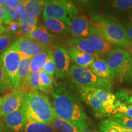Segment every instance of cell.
<instances>
[{
  "label": "cell",
  "mask_w": 132,
  "mask_h": 132,
  "mask_svg": "<svg viewBox=\"0 0 132 132\" xmlns=\"http://www.w3.org/2000/svg\"><path fill=\"white\" fill-rule=\"evenodd\" d=\"M73 87L62 81L56 82L51 90L56 116L77 123H88L87 116Z\"/></svg>",
  "instance_id": "6da1fadb"
},
{
  "label": "cell",
  "mask_w": 132,
  "mask_h": 132,
  "mask_svg": "<svg viewBox=\"0 0 132 132\" xmlns=\"http://www.w3.org/2000/svg\"><path fill=\"white\" fill-rule=\"evenodd\" d=\"M79 93L81 100L91 108L97 118H109L116 114L115 104L118 98L111 90L87 87L79 90Z\"/></svg>",
  "instance_id": "7a4b0ae2"
},
{
  "label": "cell",
  "mask_w": 132,
  "mask_h": 132,
  "mask_svg": "<svg viewBox=\"0 0 132 132\" xmlns=\"http://www.w3.org/2000/svg\"><path fill=\"white\" fill-rule=\"evenodd\" d=\"M90 25L113 47L127 50L132 48L120 20L102 14L93 15L89 19Z\"/></svg>",
  "instance_id": "3957f363"
},
{
  "label": "cell",
  "mask_w": 132,
  "mask_h": 132,
  "mask_svg": "<svg viewBox=\"0 0 132 132\" xmlns=\"http://www.w3.org/2000/svg\"><path fill=\"white\" fill-rule=\"evenodd\" d=\"M23 108L27 119L37 122L51 124L56 116L48 97L37 91L26 94Z\"/></svg>",
  "instance_id": "277c9868"
},
{
  "label": "cell",
  "mask_w": 132,
  "mask_h": 132,
  "mask_svg": "<svg viewBox=\"0 0 132 132\" xmlns=\"http://www.w3.org/2000/svg\"><path fill=\"white\" fill-rule=\"evenodd\" d=\"M71 86L78 90L84 87H102L111 90L113 84L111 81L102 79L95 75L89 68L72 65L68 75Z\"/></svg>",
  "instance_id": "5b68a950"
},
{
  "label": "cell",
  "mask_w": 132,
  "mask_h": 132,
  "mask_svg": "<svg viewBox=\"0 0 132 132\" xmlns=\"http://www.w3.org/2000/svg\"><path fill=\"white\" fill-rule=\"evenodd\" d=\"M78 10L73 3L65 0L45 1L43 11L44 19H53L63 21L70 27L71 18L78 15Z\"/></svg>",
  "instance_id": "8992f818"
},
{
  "label": "cell",
  "mask_w": 132,
  "mask_h": 132,
  "mask_svg": "<svg viewBox=\"0 0 132 132\" xmlns=\"http://www.w3.org/2000/svg\"><path fill=\"white\" fill-rule=\"evenodd\" d=\"M114 79L119 82L125 80L127 73L131 53L122 48H113L104 56Z\"/></svg>",
  "instance_id": "52a82bcc"
},
{
  "label": "cell",
  "mask_w": 132,
  "mask_h": 132,
  "mask_svg": "<svg viewBox=\"0 0 132 132\" xmlns=\"http://www.w3.org/2000/svg\"><path fill=\"white\" fill-rule=\"evenodd\" d=\"M21 60V56L13 45L0 56V65L6 74L11 90L18 87V72Z\"/></svg>",
  "instance_id": "ba28073f"
},
{
  "label": "cell",
  "mask_w": 132,
  "mask_h": 132,
  "mask_svg": "<svg viewBox=\"0 0 132 132\" xmlns=\"http://www.w3.org/2000/svg\"><path fill=\"white\" fill-rule=\"evenodd\" d=\"M26 92L21 89L12 90L1 98L0 102V117L14 113L22 108Z\"/></svg>",
  "instance_id": "9c48e42d"
},
{
  "label": "cell",
  "mask_w": 132,
  "mask_h": 132,
  "mask_svg": "<svg viewBox=\"0 0 132 132\" xmlns=\"http://www.w3.org/2000/svg\"><path fill=\"white\" fill-rule=\"evenodd\" d=\"M131 11H132V0L106 1L102 7V15L119 20Z\"/></svg>",
  "instance_id": "30bf717a"
},
{
  "label": "cell",
  "mask_w": 132,
  "mask_h": 132,
  "mask_svg": "<svg viewBox=\"0 0 132 132\" xmlns=\"http://www.w3.org/2000/svg\"><path fill=\"white\" fill-rule=\"evenodd\" d=\"M53 54L56 67V77L57 79L68 78L71 67V58L67 50L58 45H54Z\"/></svg>",
  "instance_id": "8fae6325"
},
{
  "label": "cell",
  "mask_w": 132,
  "mask_h": 132,
  "mask_svg": "<svg viewBox=\"0 0 132 132\" xmlns=\"http://www.w3.org/2000/svg\"><path fill=\"white\" fill-rule=\"evenodd\" d=\"M13 46L20 54L21 57L28 58H32L48 48L26 36L19 37Z\"/></svg>",
  "instance_id": "7c38bea8"
},
{
  "label": "cell",
  "mask_w": 132,
  "mask_h": 132,
  "mask_svg": "<svg viewBox=\"0 0 132 132\" xmlns=\"http://www.w3.org/2000/svg\"><path fill=\"white\" fill-rule=\"evenodd\" d=\"M92 27L90 23L85 15H77L71 18L70 32L73 38H87Z\"/></svg>",
  "instance_id": "4fadbf2b"
},
{
  "label": "cell",
  "mask_w": 132,
  "mask_h": 132,
  "mask_svg": "<svg viewBox=\"0 0 132 132\" xmlns=\"http://www.w3.org/2000/svg\"><path fill=\"white\" fill-rule=\"evenodd\" d=\"M8 129L12 132H20L23 130L27 120L23 108L10 113L3 117Z\"/></svg>",
  "instance_id": "5bb4252c"
},
{
  "label": "cell",
  "mask_w": 132,
  "mask_h": 132,
  "mask_svg": "<svg viewBox=\"0 0 132 132\" xmlns=\"http://www.w3.org/2000/svg\"><path fill=\"white\" fill-rule=\"evenodd\" d=\"M51 125L58 132H82L89 128L88 123H77L72 122L56 116L53 119Z\"/></svg>",
  "instance_id": "9a60e30c"
},
{
  "label": "cell",
  "mask_w": 132,
  "mask_h": 132,
  "mask_svg": "<svg viewBox=\"0 0 132 132\" xmlns=\"http://www.w3.org/2000/svg\"><path fill=\"white\" fill-rule=\"evenodd\" d=\"M86 39L90 43L95 50L101 54L102 56H105L110 50L113 49V46L107 42L101 34L92 27L89 36Z\"/></svg>",
  "instance_id": "2e32d148"
},
{
  "label": "cell",
  "mask_w": 132,
  "mask_h": 132,
  "mask_svg": "<svg viewBox=\"0 0 132 132\" xmlns=\"http://www.w3.org/2000/svg\"><path fill=\"white\" fill-rule=\"evenodd\" d=\"M69 42L70 47L75 48L81 52L92 56L95 59L103 57L101 54L95 50L86 38H72L69 40Z\"/></svg>",
  "instance_id": "e0dca14e"
},
{
  "label": "cell",
  "mask_w": 132,
  "mask_h": 132,
  "mask_svg": "<svg viewBox=\"0 0 132 132\" xmlns=\"http://www.w3.org/2000/svg\"><path fill=\"white\" fill-rule=\"evenodd\" d=\"M89 69L95 75L105 80L111 81L114 80L113 74L104 57L95 59L94 62L89 67Z\"/></svg>",
  "instance_id": "ac0fdd59"
},
{
  "label": "cell",
  "mask_w": 132,
  "mask_h": 132,
  "mask_svg": "<svg viewBox=\"0 0 132 132\" xmlns=\"http://www.w3.org/2000/svg\"><path fill=\"white\" fill-rule=\"evenodd\" d=\"M27 36L47 48L52 45L54 40V36L45 26H37L34 30Z\"/></svg>",
  "instance_id": "d6986e66"
},
{
  "label": "cell",
  "mask_w": 132,
  "mask_h": 132,
  "mask_svg": "<svg viewBox=\"0 0 132 132\" xmlns=\"http://www.w3.org/2000/svg\"><path fill=\"white\" fill-rule=\"evenodd\" d=\"M65 50L70 56L71 59H72L75 63V65L79 67L89 68L90 65L95 60L94 57L81 52L72 47H69Z\"/></svg>",
  "instance_id": "ffe728a7"
},
{
  "label": "cell",
  "mask_w": 132,
  "mask_h": 132,
  "mask_svg": "<svg viewBox=\"0 0 132 132\" xmlns=\"http://www.w3.org/2000/svg\"><path fill=\"white\" fill-rule=\"evenodd\" d=\"M31 58L21 57L19 72H18V89L24 91V88L28 87V81L31 73L30 64Z\"/></svg>",
  "instance_id": "44dd1931"
},
{
  "label": "cell",
  "mask_w": 132,
  "mask_h": 132,
  "mask_svg": "<svg viewBox=\"0 0 132 132\" xmlns=\"http://www.w3.org/2000/svg\"><path fill=\"white\" fill-rule=\"evenodd\" d=\"M45 1L40 0H24L22 1L23 7L26 16L30 18L37 19L43 13Z\"/></svg>",
  "instance_id": "7402d4cb"
},
{
  "label": "cell",
  "mask_w": 132,
  "mask_h": 132,
  "mask_svg": "<svg viewBox=\"0 0 132 132\" xmlns=\"http://www.w3.org/2000/svg\"><path fill=\"white\" fill-rule=\"evenodd\" d=\"M52 52L51 50L48 48L44 52L37 54L31 58L30 64L31 73H39L43 70Z\"/></svg>",
  "instance_id": "603a6c76"
},
{
  "label": "cell",
  "mask_w": 132,
  "mask_h": 132,
  "mask_svg": "<svg viewBox=\"0 0 132 132\" xmlns=\"http://www.w3.org/2000/svg\"><path fill=\"white\" fill-rule=\"evenodd\" d=\"M45 27L54 34H65L70 32V27L63 21L53 19H44Z\"/></svg>",
  "instance_id": "cb8c5ba5"
},
{
  "label": "cell",
  "mask_w": 132,
  "mask_h": 132,
  "mask_svg": "<svg viewBox=\"0 0 132 132\" xmlns=\"http://www.w3.org/2000/svg\"><path fill=\"white\" fill-rule=\"evenodd\" d=\"M24 132H55L51 124L37 122L27 119L23 129Z\"/></svg>",
  "instance_id": "d4e9b609"
},
{
  "label": "cell",
  "mask_w": 132,
  "mask_h": 132,
  "mask_svg": "<svg viewBox=\"0 0 132 132\" xmlns=\"http://www.w3.org/2000/svg\"><path fill=\"white\" fill-rule=\"evenodd\" d=\"M37 19L30 18L26 16V17L23 20L20 22V30L19 37L23 36H27L30 34L37 27Z\"/></svg>",
  "instance_id": "484cf974"
},
{
  "label": "cell",
  "mask_w": 132,
  "mask_h": 132,
  "mask_svg": "<svg viewBox=\"0 0 132 132\" xmlns=\"http://www.w3.org/2000/svg\"><path fill=\"white\" fill-rule=\"evenodd\" d=\"M26 17V14L23 7H16L6 14L3 24L6 25L10 22H20Z\"/></svg>",
  "instance_id": "4316f807"
},
{
  "label": "cell",
  "mask_w": 132,
  "mask_h": 132,
  "mask_svg": "<svg viewBox=\"0 0 132 132\" xmlns=\"http://www.w3.org/2000/svg\"><path fill=\"white\" fill-rule=\"evenodd\" d=\"M39 82H40V90L44 92H49L52 89L53 86V77L49 74L42 70L39 73Z\"/></svg>",
  "instance_id": "83f0119b"
},
{
  "label": "cell",
  "mask_w": 132,
  "mask_h": 132,
  "mask_svg": "<svg viewBox=\"0 0 132 132\" xmlns=\"http://www.w3.org/2000/svg\"><path fill=\"white\" fill-rule=\"evenodd\" d=\"M18 38L15 36L7 33L0 36V56L12 45Z\"/></svg>",
  "instance_id": "f1b7e54d"
},
{
  "label": "cell",
  "mask_w": 132,
  "mask_h": 132,
  "mask_svg": "<svg viewBox=\"0 0 132 132\" xmlns=\"http://www.w3.org/2000/svg\"><path fill=\"white\" fill-rule=\"evenodd\" d=\"M116 114H120L128 118H132V103L117 100L115 104Z\"/></svg>",
  "instance_id": "f546056e"
},
{
  "label": "cell",
  "mask_w": 132,
  "mask_h": 132,
  "mask_svg": "<svg viewBox=\"0 0 132 132\" xmlns=\"http://www.w3.org/2000/svg\"><path fill=\"white\" fill-rule=\"evenodd\" d=\"M120 21L132 44V11L125 15L122 19L120 20Z\"/></svg>",
  "instance_id": "4dcf8cb0"
},
{
  "label": "cell",
  "mask_w": 132,
  "mask_h": 132,
  "mask_svg": "<svg viewBox=\"0 0 132 132\" xmlns=\"http://www.w3.org/2000/svg\"><path fill=\"white\" fill-rule=\"evenodd\" d=\"M109 118L123 127L132 130V118H128L120 114H116Z\"/></svg>",
  "instance_id": "1f68e13d"
},
{
  "label": "cell",
  "mask_w": 132,
  "mask_h": 132,
  "mask_svg": "<svg viewBox=\"0 0 132 132\" xmlns=\"http://www.w3.org/2000/svg\"><path fill=\"white\" fill-rule=\"evenodd\" d=\"M28 86L34 91L40 90V82H39V73H31L29 77Z\"/></svg>",
  "instance_id": "d6a6232c"
},
{
  "label": "cell",
  "mask_w": 132,
  "mask_h": 132,
  "mask_svg": "<svg viewBox=\"0 0 132 132\" xmlns=\"http://www.w3.org/2000/svg\"><path fill=\"white\" fill-rule=\"evenodd\" d=\"M117 98L121 102L132 103V90L121 89L116 93Z\"/></svg>",
  "instance_id": "836d02e7"
},
{
  "label": "cell",
  "mask_w": 132,
  "mask_h": 132,
  "mask_svg": "<svg viewBox=\"0 0 132 132\" xmlns=\"http://www.w3.org/2000/svg\"><path fill=\"white\" fill-rule=\"evenodd\" d=\"M43 70H44V72H45L46 73L49 74V75L52 77H53V76L55 75L56 67L55 64H54L53 52H51L50 54L47 63H46L45 67L43 69Z\"/></svg>",
  "instance_id": "e575fe53"
},
{
  "label": "cell",
  "mask_w": 132,
  "mask_h": 132,
  "mask_svg": "<svg viewBox=\"0 0 132 132\" xmlns=\"http://www.w3.org/2000/svg\"><path fill=\"white\" fill-rule=\"evenodd\" d=\"M7 29V34H11V35L19 37L20 30V22H10L9 23L4 25Z\"/></svg>",
  "instance_id": "d590c367"
},
{
  "label": "cell",
  "mask_w": 132,
  "mask_h": 132,
  "mask_svg": "<svg viewBox=\"0 0 132 132\" xmlns=\"http://www.w3.org/2000/svg\"><path fill=\"white\" fill-rule=\"evenodd\" d=\"M7 89H10V85L6 78V74L0 65V92H3Z\"/></svg>",
  "instance_id": "8d00e7d4"
},
{
  "label": "cell",
  "mask_w": 132,
  "mask_h": 132,
  "mask_svg": "<svg viewBox=\"0 0 132 132\" xmlns=\"http://www.w3.org/2000/svg\"><path fill=\"white\" fill-rule=\"evenodd\" d=\"M105 121L106 122V123H108V125H110V126L116 130L118 132H132L131 130L123 127L121 126V125H120L119 124H118V123L114 122L113 120H111L110 118L105 119Z\"/></svg>",
  "instance_id": "74e56055"
},
{
  "label": "cell",
  "mask_w": 132,
  "mask_h": 132,
  "mask_svg": "<svg viewBox=\"0 0 132 132\" xmlns=\"http://www.w3.org/2000/svg\"><path fill=\"white\" fill-rule=\"evenodd\" d=\"M125 80L128 81L132 82V53H131V58H130L129 67H128V70L127 73L126 78Z\"/></svg>",
  "instance_id": "f35d334b"
},
{
  "label": "cell",
  "mask_w": 132,
  "mask_h": 132,
  "mask_svg": "<svg viewBox=\"0 0 132 132\" xmlns=\"http://www.w3.org/2000/svg\"><path fill=\"white\" fill-rule=\"evenodd\" d=\"M6 33H7V29H6L4 24L2 23V22L0 21V36L4 34H6Z\"/></svg>",
  "instance_id": "ab89813d"
},
{
  "label": "cell",
  "mask_w": 132,
  "mask_h": 132,
  "mask_svg": "<svg viewBox=\"0 0 132 132\" xmlns=\"http://www.w3.org/2000/svg\"><path fill=\"white\" fill-rule=\"evenodd\" d=\"M6 14L3 12L2 9L0 7V21H1L2 23H3V21H4L5 18H6Z\"/></svg>",
  "instance_id": "60d3db41"
},
{
  "label": "cell",
  "mask_w": 132,
  "mask_h": 132,
  "mask_svg": "<svg viewBox=\"0 0 132 132\" xmlns=\"http://www.w3.org/2000/svg\"><path fill=\"white\" fill-rule=\"evenodd\" d=\"M82 132H97V131H94V130H90V129H89V128H87V129L83 130V131H82Z\"/></svg>",
  "instance_id": "b9f144b4"
},
{
  "label": "cell",
  "mask_w": 132,
  "mask_h": 132,
  "mask_svg": "<svg viewBox=\"0 0 132 132\" xmlns=\"http://www.w3.org/2000/svg\"><path fill=\"white\" fill-rule=\"evenodd\" d=\"M6 1H7L6 0H0V6L5 4L6 3Z\"/></svg>",
  "instance_id": "7bdbcfd3"
},
{
  "label": "cell",
  "mask_w": 132,
  "mask_h": 132,
  "mask_svg": "<svg viewBox=\"0 0 132 132\" xmlns=\"http://www.w3.org/2000/svg\"><path fill=\"white\" fill-rule=\"evenodd\" d=\"M3 125L1 123H0V132H3Z\"/></svg>",
  "instance_id": "ee69618b"
},
{
  "label": "cell",
  "mask_w": 132,
  "mask_h": 132,
  "mask_svg": "<svg viewBox=\"0 0 132 132\" xmlns=\"http://www.w3.org/2000/svg\"><path fill=\"white\" fill-rule=\"evenodd\" d=\"M1 97H0V102H1Z\"/></svg>",
  "instance_id": "f6af8a7d"
}]
</instances>
